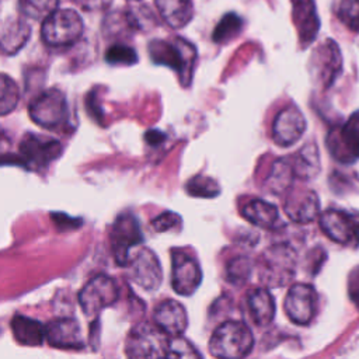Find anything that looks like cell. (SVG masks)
Masks as SVG:
<instances>
[{
	"instance_id": "6da1fadb",
	"label": "cell",
	"mask_w": 359,
	"mask_h": 359,
	"mask_svg": "<svg viewBox=\"0 0 359 359\" xmlns=\"http://www.w3.org/2000/svg\"><path fill=\"white\" fill-rule=\"evenodd\" d=\"M149 53L154 63L174 69L182 86L189 84L196 60V49L192 43L182 38H175L171 42L156 39L149 45Z\"/></svg>"
},
{
	"instance_id": "7a4b0ae2",
	"label": "cell",
	"mask_w": 359,
	"mask_h": 359,
	"mask_svg": "<svg viewBox=\"0 0 359 359\" xmlns=\"http://www.w3.org/2000/svg\"><path fill=\"white\" fill-rule=\"evenodd\" d=\"M252 345L254 338L248 325L237 320H230L213 331L209 341V351L216 358L237 359L247 356Z\"/></svg>"
},
{
	"instance_id": "3957f363",
	"label": "cell",
	"mask_w": 359,
	"mask_h": 359,
	"mask_svg": "<svg viewBox=\"0 0 359 359\" xmlns=\"http://www.w3.org/2000/svg\"><path fill=\"white\" fill-rule=\"evenodd\" d=\"M83 34V20L72 8L55 10L48 15L41 28L42 41L48 46L65 48L79 41Z\"/></svg>"
},
{
	"instance_id": "277c9868",
	"label": "cell",
	"mask_w": 359,
	"mask_h": 359,
	"mask_svg": "<svg viewBox=\"0 0 359 359\" xmlns=\"http://www.w3.org/2000/svg\"><path fill=\"white\" fill-rule=\"evenodd\" d=\"M28 112L31 119L39 126L56 130L65 126L69 118L66 95L57 88L46 90L32 100Z\"/></svg>"
},
{
	"instance_id": "5b68a950",
	"label": "cell",
	"mask_w": 359,
	"mask_h": 359,
	"mask_svg": "<svg viewBox=\"0 0 359 359\" xmlns=\"http://www.w3.org/2000/svg\"><path fill=\"white\" fill-rule=\"evenodd\" d=\"M167 334L157 325L142 323L136 325L128 335L125 351L129 358H163L168 351Z\"/></svg>"
},
{
	"instance_id": "8992f818",
	"label": "cell",
	"mask_w": 359,
	"mask_h": 359,
	"mask_svg": "<svg viewBox=\"0 0 359 359\" xmlns=\"http://www.w3.org/2000/svg\"><path fill=\"white\" fill-rule=\"evenodd\" d=\"M119 296L118 286L112 278L100 273L93 276L80 290L79 303L86 316H97L102 309L112 306Z\"/></svg>"
},
{
	"instance_id": "52a82bcc",
	"label": "cell",
	"mask_w": 359,
	"mask_h": 359,
	"mask_svg": "<svg viewBox=\"0 0 359 359\" xmlns=\"http://www.w3.org/2000/svg\"><path fill=\"white\" fill-rule=\"evenodd\" d=\"M330 153L341 163H352L359 157V111L327 136Z\"/></svg>"
},
{
	"instance_id": "ba28073f",
	"label": "cell",
	"mask_w": 359,
	"mask_h": 359,
	"mask_svg": "<svg viewBox=\"0 0 359 359\" xmlns=\"http://www.w3.org/2000/svg\"><path fill=\"white\" fill-rule=\"evenodd\" d=\"M142 231L139 222L130 213H122L118 216L111 231V245L115 261L119 265H126L130 248L142 243Z\"/></svg>"
},
{
	"instance_id": "9c48e42d",
	"label": "cell",
	"mask_w": 359,
	"mask_h": 359,
	"mask_svg": "<svg viewBox=\"0 0 359 359\" xmlns=\"http://www.w3.org/2000/svg\"><path fill=\"white\" fill-rule=\"evenodd\" d=\"M130 278L143 289L153 292L157 290L163 280V271L158 262L157 255L146 248L142 247L135 251V254L128 259Z\"/></svg>"
},
{
	"instance_id": "30bf717a",
	"label": "cell",
	"mask_w": 359,
	"mask_h": 359,
	"mask_svg": "<svg viewBox=\"0 0 359 359\" xmlns=\"http://www.w3.org/2000/svg\"><path fill=\"white\" fill-rule=\"evenodd\" d=\"M289 320L299 325L309 324L317 311V293L311 285L294 283L285 297Z\"/></svg>"
},
{
	"instance_id": "8fae6325",
	"label": "cell",
	"mask_w": 359,
	"mask_h": 359,
	"mask_svg": "<svg viewBox=\"0 0 359 359\" xmlns=\"http://www.w3.org/2000/svg\"><path fill=\"white\" fill-rule=\"evenodd\" d=\"M171 285L181 296L192 294L202 280V271L199 264L184 251L175 250L171 252Z\"/></svg>"
},
{
	"instance_id": "7c38bea8",
	"label": "cell",
	"mask_w": 359,
	"mask_h": 359,
	"mask_svg": "<svg viewBox=\"0 0 359 359\" xmlns=\"http://www.w3.org/2000/svg\"><path fill=\"white\" fill-rule=\"evenodd\" d=\"M320 227L328 238L338 244H349L355 238H359L358 217L341 210L331 209L321 213Z\"/></svg>"
},
{
	"instance_id": "4fadbf2b",
	"label": "cell",
	"mask_w": 359,
	"mask_h": 359,
	"mask_svg": "<svg viewBox=\"0 0 359 359\" xmlns=\"http://www.w3.org/2000/svg\"><path fill=\"white\" fill-rule=\"evenodd\" d=\"M341 67L342 57L339 48L332 39H327L314 50L311 57V73L323 87H328L334 83Z\"/></svg>"
},
{
	"instance_id": "5bb4252c",
	"label": "cell",
	"mask_w": 359,
	"mask_h": 359,
	"mask_svg": "<svg viewBox=\"0 0 359 359\" xmlns=\"http://www.w3.org/2000/svg\"><path fill=\"white\" fill-rule=\"evenodd\" d=\"M20 151L27 164L38 168L56 160L62 154V144L52 137L29 133L21 140Z\"/></svg>"
},
{
	"instance_id": "9a60e30c",
	"label": "cell",
	"mask_w": 359,
	"mask_h": 359,
	"mask_svg": "<svg viewBox=\"0 0 359 359\" xmlns=\"http://www.w3.org/2000/svg\"><path fill=\"white\" fill-rule=\"evenodd\" d=\"M306 130V119L299 108L287 107L278 112L272 125V137L278 146L294 144Z\"/></svg>"
},
{
	"instance_id": "2e32d148",
	"label": "cell",
	"mask_w": 359,
	"mask_h": 359,
	"mask_svg": "<svg viewBox=\"0 0 359 359\" xmlns=\"http://www.w3.org/2000/svg\"><path fill=\"white\" fill-rule=\"evenodd\" d=\"M264 266L261 269V278L271 286H280L293 275L294 261L287 248L275 247L262 254Z\"/></svg>"
},
{
	"instance_id": "e0dca14e",
	"label": "cell",
	"mask_w": 359,
	"mask_h": 359,
	"mask_svg": "<svg viewBox=\"0 0 359 359\" xmlns=\"http://www.w3.org/2000/svg\"><path fill=\"white\" fill-rule=\"evenodd\" d=\"M283 208L290 220L296 223H309L318 216L320 202L314 191L292 188L287 191Z\"/></svg>"
},
{
	"instance_id": "ac0fdd59",
	"label": "cell",
	"mask_w": 359,
	"mask_h": 359,
	"mask_svg": "<svg viewBox=\"0 0 359 359\" xmlns=\"http://www.w3.org/2000/svg\"><path fill=\"white\" fill-rule=\"evenodd\" d=\"M292 20L302 46L310 45L317 38L320 29L314 0H292Z\"/></svg>"
},
{
	"instance_id": "d6986e66",
	"label": "cell",
	"mask_w": 359,
	"mask_h": 359,
	"mask_svg": "<svg viewBox=\"0 0 359 359\" xmlns=\"http://www.w3.org/2000/svg\"><path fill=\"white\" fill-rule=\"evenodd\" d=\"M45 339L49 345L62 349L81 348L80 327L77 320L72 317H60L45 325Z\"/></svg>"
},
{
	"instance_id": "ffe728a7",
	"label": "cell",
	"mask_w": 359,
	"mask_h": 359,
	"mask_svg": "<svg viewBox=\"0 0 359 359\" xmlns=\"http://www.w3.org/2000/svg\"><path fill=\"white\" fill-rule=\"evenodd\" d=\"M154 324L170 337L182 335L188 325V317L184 306L175 300L160 303L153 314Z\"/></svg>"
},
{
	"instance_id": "44dd1931",
	"label": "cell",
	"mask_w": 359,
	"mask_h": 359,
	"mask_svg": "<svg viewBox=\"0 0 359 359\" xmlns=\"http://www.w3.org/2000/svg\"><path fill=\"white\" fill-rule=\"evenodd\" d=\"M241 215L245 220L262 229L275 230L280 224L278 208L261 199H252L245 203L241 209Z\"/></svg>"
},
{
	"instance_id": "7402d4cb",
	"label": "cell",
	"mask_w": 359,
	"mask_h": 359,
	"mask_svg": "<svg viewBox=\"0 0 359 359\" xmlns=\"http://www.w3.org/2000/svg\"><path fill=\"white\" fill-rule=\"evenodd\" d=\"M31 28L22 18H10L0 32V50L6 55L17 53L28 41Z\"/></svg>"
},
{
	"instance_id": "603a6c76",
	"label": "cell",
	"mask_w": 359,
	"mask_h": 359,
	"mask_svg": "<svg viewBox=\"0 0 359 359\" xmlns=\"http://www.w3.org/2000/svg\"><path fill=\"white\" fill-rule=\"evenodd\" d=\"M156 6L171 28L185 27L194 15L192 0H156Z\"/></svg>"
},
{
	"instance_id": "cb8c5ba5",
	"label": "cell",
	"mask_w": 359,
	"mask_h": 359,
	"mask_svg": "<svg viewBox=\"0 0 359 359\" xmlns=\"http://www.w3.org/2000/svg\"><path fill=\"white\" fill-rule=\"evenodd\" d=\"M251 317L258 327H266L275 317V302L272 294L264 289H254L247 297Z\"/></svg>"
},
{
	"instance_id": "d4e9b609",
	"label": "cell",
	"mask_w": 359,
	"mask_h": 359,
	"mask_svg": "<svg viewBox=\"0 0 359 359\" xmlns=\"http://www.w3.org/2000/svg\"><path fill=\"white\" fill-rule=\"evenodd\" d=\"M11 330L15 339L27 346H38L45 341V327L29 317L15 316L11 321Z\"/></svg>"
},
{
	"instance_id": "484cf974",
	"label": "cell",
	"mask_w": 359,
	"mask_h": 359,
	"mask_svg": "<svg viewBox=\"0 0 359 359\" xmlns=\"http://www.w3.org/2000/svg\"><path fill=\"white\" fill-rule=\"evenodd\" d=\"M294 177L302 180H310L320 171L318 151L314 144H306L293 158H290Z\"/></svg>"
},
{
	"instance_id": "4316f807",
	"label": "cell",
	"mask_w": 359,
	"mask_h": 359,
	"mask_svg": "<svg viewBox=\"0 0 359 359\" xmlns=\"http://www.w3.org/2000/svg\"><path fill=\"white\" fill-rule=\"evenodd\" d=\"M293 178H294V171L290 160L280 158L275 161L271 170V174L266 178L265 188L272 194H280L283 191H287L292 187Z\"/></svg>"
},
{
	"instance_id": "83f0119b",
	"label": "cell",
	"mask_w": 359,
	"mask_h": 359,
	"mask_svg": "<svg viewBox=\"0 0 359 359\" xmlns=\"http://www.w3.org/2000/svg\"><path fill=\"white\" fill-rule=\"evenodd\" d=\"M20 101V90L17 83L7 74L0 73V116L15 109Z\"/></svg>"
},
{
	"instance_id": "f1b7e54d",
	"label": "cell",
	"mask_w": 359,
	"mask_h": 359,
	"mask_svg": "<svg viewBox=\"0 0 359 359\" xmlns=\"http://www.w3.org/2000/svg\"><path fill=\"white\" fill-rule=\"evenodd\" d=\"M59 0H18L21 13L32 20H45L57 10Z\"/></svg>"
},
{
	"instance_id": "f546056e",
	"label": "cell",
	"mask_w": 359,
	"mask_h": 359,
	"mask_svg": "<svg viewBox=\"0 0 359 359\" xmlns=\"http://www.w3.org/2000/svg\"><path fill=\"white\" fill-rule=\"evenodd\" d=\"M185 189L191 196H198V198H215L220 192L217 182L205 175L192 177L187 182Z\"/></svg>"
},
{
	"instance_id": "4dcf8cb0",
	"label": "cell",
	"mask_w": 359,
	"mask_h": 359,
	"mask_svg": "<svg viewBox=\"0 0 359 359\" xmlns=\"http://www.w3.org/2000/svg\"><path fill=\"white\" fill-rule=\"evenodd\" d=\"M240 29H241V18L234 13L226 14L219 21V24L213 31V41L217 43L227 42L233 39L240 32Z\"/></svg>"
},
{
	"instance_id": "1f68e13d",
	"label": "cell",
	"mask_w": 359,
	"mask_h": 359,
	"mask_svg": "<svg viewBox=\"0 0 359 359\" xmlns=\"http://www.w3.org/2000/svg\"><path fill=\"white\" fill-rule=\"evenodd\" d=\"M338 17L345 27L359 31V0H341Z\"/></svg>"
},
{
	"instance_id": "d6a6232c",
	"label": "cell",
	"mask_w": 359,
	"mask_h": 359,
	"mask_svg": "<svg viewBox=\"0 0 359 359\" xmlns=\"http://www.w3.org/2000/svg\"><path fill=\"white\" fill-rule=\"evenodd\" d=\"M105 59L111 65H133V63H136L137 56H136V52L130 46L116 43V45H112L107 50Z\"/></svg>"
},
{
	"instance_id": "836d02e7",
	"label": "cell",
	"mask_w": 359,
	"mask_h": 359,
	"mask_svg": "<svg viewBox=\"0 0 359 359\" xmlns=\"http://www.w3.org/2000/svg\"><path fill=\"white\" fill-rule=\"evenodd\" d=\"M168 358H196L201 356V353L195 349V346L187 341L185 338H181V335L172 337V339L168 341Z\"/></svg>"
},
{
	"instance_id": "e575fe53",
	"label": "cell",
	"mask_w": 359,
	"mask_h": 359,
	"mask_svg": "<svg viewBox=\"0 0 359 359\" xmlns=\"http://www.w3.org/2000/svg\"><path fill=\"white\" fill-rule=\"evenodd\" d=\"M251 273V264L247 258H236L227 266V279L231 283H244Z\"/></svg>"
},
{
	"instance_id": "d590c367",
	"label": "cell",
	"mask_w": 359,
	"mask_h": 359,
	"mask_svg": "<svg viewBox=\"0 0 359 359\" xmlns=\"http://www.w3.org/2000/svg\"><path fill=\"white\" fill-rule=\"evenodd\" d=\"M151 226L156 231H167L170 229L181 226V217L174 212H164L151 220Z\"/></svg>"
},
{
	"instance_id": "8d00e7d4",
	"label": "cell",
	"mask_w": 359,
	"mask_h": 359,
	"mask_svg": "<svg viewBox=\"0 0 359 359\" xmlns=\"http://www.w3.org/2000/svg\"><path fill=\"white\" fill-rule=\"evenodd\" d=\"M73 1L81 6L84 10H95L101 7V4L104 3V0H73Z\"/></svg>"
},
{
	"instance_id": "74e56055",
	"label": "cell",
	"mask_w": 359,
	"mask_h": 359,
	"mask_svg": "<svg viewBox=\"0 0 359 359\" xmlns=\"http://www.w3.org/2000/svg\"><path fill=\"white\" fill-rule=\"evenodd\" d=\"M146 139H147V142H149V143L156 144V143L163 142V139H164V133H161V132H158V130H150V132H147V133H146Z\"/></svg>"
}]
</instances>
